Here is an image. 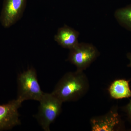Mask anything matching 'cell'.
Instances as JSON below:
<instances>
[{"label":"cell","instance_id":"cell-1","mask_svg":"<svg viewBox=\"0 0 131 131\" xmlns=\"http://www.w3.org/2000/svg\"><path fill=\"white\" fill-rule=\"evenodd\" d=\"M89 88L87 76L83 71L77 70L64 75L52 93L62 102L75 101L85 95Z\"/></svg>","mask_w":131,"mask_h":131},{"label":"cell","instance_id":"cell-2","mask_svg":"<svg viewBox=\"0 0 131 131\" xmlns=\"http://www.w3.org/2000/svg\"><path fill=\"white\" fill-rule=\"evenodd\" d=\"M39 102L38 112L35 118L44 130L50 131V126L61 113L63 102L52 93H44Z\"/></svg>","mask_w":131,"mask_h":131},{"label":"cell","instance_id":"cell-3","mask_svg":"<svg viewBox=\"0 0 131 131\" xmlns=\"http://www.w3.org/2000/svg\"><path fill=\"white\" fill-rule=\"evenodd\" d=\"M17 99L23 102L28 100L39 101L43 95L39 83L36 70L31 68L19 75Z\"/></svg>","mask_w":131,"mask_h":131},{"label":"cell","instance_id":"cell-4","mask_svg":"<svg viewBox=\"0 0 131 131\" xmlns=\"http://www.w3.org/2000/svg\"><path fill=\"white\" fill-rule=\"evenodd\" d=\"M99 55L98 49L92 44L78 43L70 49L68 61L76 67L77 70L83 71Z\"/></svg>","mask_w":131,"mask_h":131},{"label":"cell","instance_id":"cell-5","mask_svg":"<svg viewBox=\"0 0 131 131\" xmlns=\"http://www.w3.org/2000/svg\"><path fill=\"white\" fill-rule=\"evenodd\" d=\"M90 124L92 131H119L124 127L116 106L112 108L106 114L91 118Z\"/></svg>","mask_w":131,"mask_h":131},{"label":"cell","instance_id":"cell-6","mask_svg":"<svg viewBox=\"0 0 131 131\" xmlns=\"http://www.w3.org/2000/svg\"><path fill=\"white\" fill-rule=\"evenodd\" d=\"M27 0H4L0 15L3 27L9 28L20 19L25 8Z\"/></svg>","mask_w":131,"mask_h":131},{"label":"cell","instance_id":"cell-7","mask_svg":"<svg viewBox=\"0 0 131 131\" xmlns=\"http://www.w3.org/2000/svg\"><path fill=\"white\" fill-rule=\"evenodd\" d=\"M22 103L16 99L0 105V130H9L20 124L19 109Z\"/></svg>","mask_w":131,"mask_h":131},{"label":"cell","instance_id":"cell-8","mask_svg":"<svg viewBox=\"0 0 131 131\" xmlns=\"http://www.w3.org/2000/svg\"><path fill=\"white\" fill-rule=\"evenodd\" d=\"M79 32L74 28L65 25L59 28L54 39L62 47L70 50L79 43Z\"/></svg>","mask_w":131,"mask_h":131},{"label":"cell","instance_id":"cell-9","mask_svg":"<svg viewBox=\"0 0 131 131\" xmlns=\"http://www.w3.org/2000/svg\"><path fill=\"white\" fill-rule=\"evenodd\" d=\"M130 80L124 79L115 80L111 83L108 91L110 97L114 99L131 98Z\"/></svg>","mask_w":131,"mask_h":131},{"label":"cell","instance_id":"cell-10","mask_svg":"<svg viewBox=\"0 0 131 131\" xmlns=\"http://www.w3.org/2000/svg\"><path fill=\"white\" fill-rule=\"evenodd\" d=\"M114 16L121 26L131 31V4L117 9Z\"/></svg>","mask_w":131,"mask_h":131},{"label":"cell","instance_id":"cell-11","mask_svg":"<svg viewBox=\"0 0 131 131\" xmlns=\"http://www.w3.org/2000/svg\"><path fill=\"white\" fill-rule=\"evenodd\" d=\"M123 110L126 114L127 119L131 125V99L129 103L123 108Z\"/></svg>","mask_w":131,"mask_h":131},{"label":"cell","instance_id":"cell-12","mask_svg":"<svg viewBox=\"0 0 131 131\" xmlns=\"http://www.w3.org/2000/svg\"><path fill=\"white\" fill-rule=\"evenodd\" d=\"M129 61V63L127 65V67L131 68V52H128L126 55Z\"/></svg>","mask_w":131,"mask_h":131}]
</instances>
